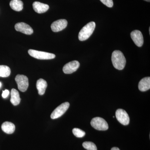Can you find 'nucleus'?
Returning <instances> with one entry per match:
<instances>
[{
    "mask_svg": "<svg viewBox=\"0 0 150 150\" xmlns=\"http://www.w3.org/2000/svg\"><path fill=\"white\" fill-rule=\"evenodd\" d=\"M33 10L38 13L46 12L49 8V6L38 1H35L33 4Z\"/></svg>",
    "mask_w": 150,
    "mask_h": 150,
    "instance_id": "f8f14e48",
    "label": "nucleus"
},
{
    "mask_svg": "<svg viewBox=\"0 0 150 150\" xmlns=\"http://www.w3.org/2000/svg\"><path fill=\"white\" fill-rule=\"evenodd\" d=\"M100 1L103 4L108 7L111 8L113 6V3L112 0H100Z\"/></svg>",
    "mask_w": 150,
    "mask_h": 150,
    "instance_id": "412c9836",
    "label": "nucleus"
},
{
    "mask_svg": "<svg viewBox=\"0 0 150 150\" xmlns=\"http://www.w3.org/2000/svg\"><path fill=\"white\" fill-rule=\"evenodd\" d=\"M70 106L69 102H65L62 103L56 108L51 113V117L52 119H55L61 117L67 111Z\"/></svg>",
    "mask_w": 150,
    "mask_h": 150,
    "instance_id": "423d86ee",
    "label": "nucleus"
},
{
    "mask_svg": "<svg viewBox=\"0 0 150 150\" xmlns=\"http://www.w3.org/2000/svg\"><path fill=\"white\" fill-rule=\"evenodd\" d=\"M111 150H120V149L117 147H113L111 149Z\"/></svg>",
    "mask_w": 150,
    "mask_h": 150,
    "instance_id": "5701e85b",
    "label": "nucleus"
},
{
    "mask_svg": "<svg viewBox=\"0 0 150 150\" xmlns=\"http://www.w3.org/2000/svg\"><path fill=\"white\" fill-rule=\"evenodd\" d=\"M1 129L2 131L6 134H12L15 130V126L13 123L6 121L3 123Z\"/></svg>",
    "mask_w": 150,
    "mask_h": 150,
    "instance_id": "2eb2a0df",
    "label": "nucleus"
},
{
    "mask_svg": "<svg viewBox=\"0 0 150 150\" xmlns=\"http://www.w3.org/2000/svg\"><path fill=\"white\" fill-rule=\"evenodd\" d=\"M15 28L17 31L27 35H31L33 32V29L32 28L25 23H17L15 25Z\"/></svg>",
    "mask_w": 150,
    "mask_h": 150,
    "instance_id": "1a4fd4ad",
    "label": "nucleus"
},
{
    "mask_svg": "<svg viewBox=\"0 0 150 150\" xmlns=\"http://www.w3.org/2000/svg\"><path fill=\"white\" fill-rule=\"evenodd\" d=\"M11 102L14 105H17L19 104L21 98L19 92L16 89L13 88L11 91Z\"/></svg>",
    "mask_w": 150,
    "mask_h": 150,
    "instance_id": "dca6fc26",
    "label": "nucleus"
},
{
    "mask_svg": "<svg viewBox=\"0 0 150 150\" xmlns=\"http://www.w3.org/2000/svg\"><path fill=\"white\" fill-rule=\"evenodd\" d=\"M15 81L20 91L25 92L27 90L29 85L27 76L23 75H17L16 77Z\"/></svg>",
    "mask_w": 150,
    "mask_h": 150,
    "instance_id": "39448f33",
    "label": "nucleus"
},
{
    "mask_svg": "<svg viewBox=\"0 0 150 150\" xmlns=\"http://www.w3.org/2000/svg\"><path fill=\"white\" fill-rule=\"evenodd\" d=\"M73 134L78 138H82L86 135V133L83 130L78 128H74L73 129Z\"/></svg>",
    "mask_w": 150,
    "mask_h": 150,
    "instance_id": "aec40b11",
    "label": "nucleus"
},
{
    "mask_svg": "<svg viewBox=\"0 0 150 150\" xmlns=\"http://www.w3.org/2000/svg\"><path fill=\"white\" fill-rule=\"evenodd\" d=\"M1 82H0V88L1 87Z\"/></svg>",
    "mask_w": 150,
    "mask_h": 150,
    "instance_id": "393cba45",
    "label": "nucleus"
},
{
    "mask_svg": "<svg viewBox=\"0 0 150 150\" xmlns=\"http://www.w3.org/2000/svg\"><path fill=\"white\" fill-rule=\"evenodd\" d=\"M80 67L79 62L74 61L67 63L63 67V72L66 74H71L77 70Z\"/></svg>",
    "mask_w": 150,
    "mask_h": 150,
    "instance_id": "6e6552de",
    "label": "nucleus"
},
{
    "mask_svg": "<svg viewBox=\"0 0 150 150\" xmlns=\"http://www.w3.org/2000/svg\"><path fill=\"white\" fill-rule=\"evenodd\" d=\"M144 1H146L150 2V0H144Z\"/></svg>",
    "mask_w": 150,
    "mask_h": 150,
    "instance_id": "b1692460",
    "label": "nucleus"
},
{
    "mask_svg": "<svg viewBox=\"0 0 150 150\" xmlns=\"http://www.w3.org/2000/svg\"><path fill=\"white\" fill-rule=\"evenodd\" d=\"M91 124L95 129L98 131H106L108 129V125L103 118L95 117L92 119Z\"/></svg>",
    "mask_w": 150,
    "mask_h": 150,
    "instance_id": "20e7f679",
    "label": "nucleus"
},
{
    "mask_svg": "<svg viewBox=\"0 0 150 150\" xmlns=\"http://www.w3.org/2000/svg\"><path fill=\"white\" fill-rule=\"evenodd\" d=\"M149 33H150V28H149Z\"/></svg>",
    "mask_w": 150,
    "mask_h": 150,
    "instance_id": "a878e982",
    "label": "nucleus"
},
{
    "mask_svg": "<svg viewBox=\"0 0 150 150\" xmlns=\"http://www.w3.org/2000/svg\"><path fill=\"white\" fill-rule=\"evenodd\" d=\"M115 116L117 120L122 125H128L130 122L129 115L125 110L118 109L115 112Z\"/></svg>",
    "mask_w": 150,
    "mask_h": 150,
    "instance_id": "0eeeda50",
    "label": "nucleus"
},
{
    "mask_svg": "<svg viewBox=\"0 0 150 150\" xmlns=\"http://www.w3.org/2000/svg\"><path fill=\"white\" fill-rule=\"evenodd\" d=\"M131 37L134 43L138 47H142L144 43V38L142 32L139 30H134L131 33Z\"/></svg>",
    "mask_w": 150,
    "mask_h": 150,
    "instance_id": "9b49d317",
    "label": "nucleus"
},
{
    "mask_svg": "<svg viewBox=\"0 0 150 150\" xmlns=\"http://www.w3.org/2000/svg\"><path fill=\"white\" fill-rule=\"evenodd\" d=\"M96 27L94 22L88 23L81 29L79 34V39L80 41H84L91 36Z\"/></svg>",
    "mask_w": 150,
    "mask_h": 150,
    "instance_id": "f03ea898",
    "label": "nucleus"
},
{
    "mask_svg": "<svg viewBox=\"0 0 150 150\" xmlns=\"http://www.w3.org/2000/svg\"><path fill=\"white\" fill-rule=\"evenodd\" d=\"M139 89L140 91H146L150 88V77H147L143 78L139 83Z\"/></svg>",
    "mask_w": 150,
    "mask_h": 150,
    "instance_id": "ddd939ff",
    "label": "nucleus"
},
{
    "mask_svg": "<svg viewBox=\"0 0 150 150\" xmlns=\"http://www.w3.org/2000/svg\"><path fill=\"white\" fill-rule=\"evenodd\" d=\"M111 61L113 67L117 69L123 70L126 66V58L121 51L116 50L112 52Z\"/></svg>",
    "mask_w": 150,
    "mask_h": 150,
    "instance_id": "f257e3e1",
    "label": "nucleus"
},
{
    "mask_svg": "<svg viewBox=\"0 0 150 150\" xmlns=\"http://www.w3.org/2000/svg\"><path fill=\"white\" fill-rule=\"evenodd\" d=\"M68 25V22L66 19H59L54 22L51 25L52 31L54 32H59L65 29Z\"/></svg>",
    "mask_w": 150,
    "mask_h": 150,
    "instance_id": "9d476101",
    "label": "nucleus"
},
{
    "mask_svg": "<svg viewBox=\"0 0 150 150\" xmlns=\"http://www.w3.org/2000/svg\"><path fill=\"white\" fill-rule=\"evenodd\" d=\"M28 53L30 56L33 58L41 60H49L54 59L56 57L55 54L33 49L28 50Z\"/></svg>",
    "mask_w": 150,
    "mask_h": 150,
    "instance_id": "7ed1b4c3",
    "label": "nucleus"
},
{
    "mask_svg": "<svg viewBox=\"0 0 150 150\" xmlns=\"http://www.w3.org/2000/svg\"><path fill=\"white\" fill-rule=\"evenodd\" d=\"M83 146L87 150H97L96 145L92 142H86L83 144Z\"/></svg>",
    "mask_w": 150,
    "mask_h": 150,
    "instance_id": "6ab92c4d",
    "label": "nucleus"
},
{
    "mask_svg": "<svg viewBox=\"0 0 150 150\" xmlns=\"http://www.w3.org/2000/svg\"><path fill=\"white\" fill-rule=\"evenodd\" d=\"M47 87V82L42 79H39L36 83V88L40 95H43L45 93Z\"/></svg>",
    "mask_w": 150,
    "mask_h": 150,
    "instance_id": "4468645a",
    "label": "nucleus"
},
{
    "mask_svg": "<svg viewBox=\"0 0 150 150\" xmlns=\"http://www.w3.org/2000/svg\"><path fill=\"white\" fill-rule=\"evenodd\" d=\"M23 3L21 0H11L10 3L11 8L16 11H20L23 9Z\"/></svg>",
    "mask_w": 150,
    "mask_h": 150,
    "instance_id": "f3484780",
    "label": "nucleus"
},
{
    "mask_svg": "<svg viewBox=\"0 0 150 150\" xmlns=\"http://www.w3.org/2000/svg\"><path fill=\"white\" fill-rule=\"evenodd\" d=\"M9 94V91L8 90H5L3 91L2 94V96L4 98H6L8 96Z\"/></svg>",
    "mask_w": 150,
    "mask_h": 150,
    "instance_id": "4be33fe9",
    "label": "nucleus"
},
{
    "mask_svg": "<svg viewBox=\"0 0 150 150\" xmlns=\"http://www.w3.org/2000/svg\"><path fill=\"white\" fill-rule=\"evenodd\" d=\"M10 74L11 69L9 67L5 65H0V77H7Z\"/></svg>",
    "mask_w": 150,
    "mask_h": 150,
    "instance_id": "a211bd4d",
    "label": "nucleus"
}]
</instances>
